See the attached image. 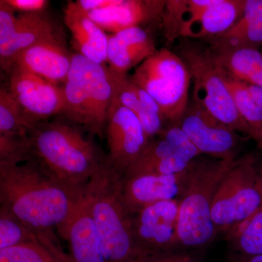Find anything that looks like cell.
I'll list each match as a JSON object with an SVG mask.
<instances>
[{"label":"cell","mask_w":262,"mask_h":262,"mask_svg":"<svg viewBox=\"0 0 262 262\" xmlns=\"http://www.w3.org/2000/svg\"><path fill=\"white\" fill-rule=\"evenodd\" d=\"M225 77L226 84L232 95L237 113L247 124L251 130L252 139H254L262 127V108L253 101L244 82L232 78L226 73L225 71Z\"/></svg>","instance_id":"obj_28"},{"label":"cell","mask_w":262,"mask_h":262,"mask_svg":"<svg viewBox=\"0 0 262 262\" xmlns=\"http://www.w3.org/2000/svg\"><path fill=\"white\" fill-rule=\"evenodd\" d=\"M179 125L202 155L218 160L237 159L242 136L213 120L192 101Z\"/></svg>","instance_id":"obj_13"},{"label":"cell","mask_w":262,"mask_h":262,"mask_svg":"<svg viewBox=\"0 0 262 262\" xmlns=\"http://www.w3.org/2000/svg\"><path fill=\"white\" fill-rule=\"evenodd\" d=\"M8 76V90L32 125L63 115V85L49 82L32 72L13 66Z\"/></svg>","instance_id":"obj_10"},{"label":"cell","mask_w":262,"mask_h":262,"mask_svg":"<svg viewBox=\"0 0 262 262\" xmlns=\"http://www.w3.org/2000/svg\"><path fill=\"white\" fill-rule=\"evenodd\" d=\"M202 155L182 127L169 124L159 135L149 141L142 155L122 177L183 173Z\"/></svg>","instance_id":"obj_9"},{"label":"cell","mask_w":262,"mask_h":262,"mask_svg":"<svg viewBox=\"0 0 262 262\" xmlns=\"http://www.w3.org/2000/svg\"><path fill=\"white\" fill-rule=\"evenodd\" d=\"M61 36L58 27L46 11L20 13L17 15L16 27L10 47L4 56L0 57L2 70L9 75L15 58L22 52L38 43Z\"/></svg>","instance_id":"obj_20"},{"label":"cell","mask_w":262,"mask_h":262,"mask_svg":"<svg viewBox=\"0 0 262 262\" xmlns=\"http://www.w3.org/2000/svg\"><path fill=\"white\" fill-rule=\"evenodd\" d=\"M105 136L107 140V163L122 177L142 155L149 143L137 117L113 98Z\"/></svg>","instance_id":"obj_11"},{"label":"cell","mask_w":262,"mask_h":262,"mask_svg":"<svg viewBox=\"0 0 262 262\" xmlns=\"http://www.w3.org/2000/svg\"><path fill=\"white\" fill-rule=\"evenodd\" d=\"M72 54L62 36L44 41L22 52L13 66L32 72L49 82L63 85L72 64Z\"/></svg>","instance_id":"obj_17"},{"label":"cell","mask_w":262,"mask_h":262,"mask_svg":"<svg viewBox=\"0 0 262 262\" xmlns=\"http://www.w3.org/2000/svg\"><path fill=\"white\" fill-rule=\"evenodd\" d=\"M188 169L172 175L141 174L122 177V200L129 214L135 215L158 202L180 199L187 182Z\"/></svg>","instance_id":"obj_14"},{"label":"cell","mask_w":262,"mask_h":262,"mask_svg":"<svg viewBox=\"0 0 262 262\" xmlns=\"http://www.w3.org/2000/svg\"><path fill=\"white\" fill-rule=\"evenodd\" d=\"M128 78L154 98L167 123L179 125L190 103L192 83L187 66L176 52L158 50Z\"/></svg>","instance_id":"obj_7"},{"label":"cell","mask_w":262,"mask_h":262,"mask_svg":"<svg viewBox=\"0 0 262 262\" xmlns=\"http://www.w3.org/2000/svg\"><path fill=\"white\" fill-rule=\"evenodd\" d=\"M214 0H165L161 26L169 45L178 42L183 33Z\"/></svg>","instance_id":"obj_23"},{"label":"cell","mask_w":262,"mask_h":262,"mask_svg":"<svg viewBox=\"0 0 262 262\" xmlns=\"http://www.w3.org/2000/svg\"><path fill=\"white\" fill-rule=\"evenodd\" d=\"M237 159L201 156L191 164L179 199V251L200 249L218 235L212 220V205L221 182Z\"/></svg>","instance_id":"obj_3"},{"label":"cell","mask_w":262,"mask_h":262,"mask_svg":"<svg viewBox=\"0 0 262 262\" xmlns=\"http://www.w3.org/2000/svg\"><path fill=\"white\" fill-rule=\"evenodd\" d=\"M15 10L20 13H42L49 5L48 0H5Z\"/></svg>","instance_id":"obj_33"},{"label":"cell","mask_w":262,"mask_h":262,"mask_svg":"<svg viewBox=\"0 0 262 262\" xmlns=\"http://www.w3.org/2000/svg\"><path fill=\"white\" fill-rule=\"evenodd\" d=\"M84 196L66 189L35 162L0 163V207L37 232L54 234Z\"/></svg>","instance_id":"obj_2"},{"label":"cell","mask_w":262,"mask_h":262,"mask_svg":"<svg viewBox=\"0 0 262 262\" xmlns=\"http://www.w3.org/2000/svg\"><path fill=\"white\" fill-rule=\"evenodd\" d=\"M211 49L227 75L245 83L262 87V51L259 49Z\"/></svg>","instance_id":"obj_22"},{"label":"cell","mask_w":262,"mask_h":262,"mask_svg":"<svg viewBox=\"0 0 262 262\" xmlns=\"http://www.w3.org/2000/svg\"><path fill=\"white\" fill-rule=\"evenodd\" d=\"M133 262H198L195 256L189 251H168V252H144Z\"/></svg>","instance_id":"obj_32"},{"label":"cell","mask_w":262,"mask_h":262,"mask_svg":"<svg viewBox=\"0 0 262 262\" xmlns=\"http://www.w3.org/2000/svg\"><path fill=\"white\" fill-rule=\"evenodd\" d=\"M63 92L62 116L91 135L102 139L115 92L113 74L107 65L73 53Z\"/></svg>","instance_id":"obj_4"},{"label":"cell","mask_w":262,"mask_h":262,"mask_svg":"<svg viewBox=\"0 0 262 262\" xmlns=\"http://www.w3.org/2000/svg\"><path fill=\"white\" fill-rule=\"evenodd\" d=\"M231 251L245 256L262 254V208L225 234Z\"/></svg>","instance_id":"obj_26"},{"label":"cell","mask_w":262,"mask_h":262,"mask_svg":"<svg viewBox=\"0 0 262 262\" xmlns=\"http://www.w3.org/2000/svg\"><path fill=\"white\" fill-rule=\"evenodd\" d=\"M119 0H77L76 3L87 13L113 6Z\"/></svg>","instance_id":"obj_34"},{"label":"cell","mask_w":262,"mask_h":262,"mask_svg":"<svg viewBox=\"0 0 262 262\" xmlns=\"http://www.w3.org/2000/svg\"><path fill=\"white\" fill-rule=\"evenodd\" d=\"M63 21L71 33L77 53L101 65L107 63L108 36L76 3L70 2L63 10Z\"/></svg>","instance_id":"obj_19"},{"label":"cell","mask_w":262,"mask_h":262,"mask_svg":"<svg viewBox=\"0 0 262 262\" xmlns=\"http://www.w3.org/2000/svg\"><path fill=\"white\" fill-rule=\"evenodd\" d=\"M227 262H262V254L257 256H245L231 251L227 256Z\"/></svg>","instance_id":"obj_35"},{"label":"cell","mask_w":262,"mask_h":262,"mask_svg":"<svg viewBox=\"0 0 262 262\" xmlns=\"http://www.w3.org/2000/svg\"><path fill=\"white\" fill-rule=\"evenodd\" d=\"M34 127L7 86L0 89V135H27Z\"/></svg>","instance_id":"obj_27"},{"label":"cell","mask_w":262,"mask_h":262,"mask_svg":"<svg viewBox=\"0 0 262 262\" xmlns=\"http://www.w3.org/2000/svg\"><path fill=\"white\" fill-rule=\"evenodd\" d=\"M244 84L253 101L262 108V87L255 85V84L245 83V82Z\"/></svg>","instance_id":"obj_36"},{"label":"cell","mask_w":262,"mask_h":262,"mask_svg":"<svg viewBox=\"0 0 262 262\" xmlns=\"http://www.w3.org/2000/svg\"><path fill=\"white\" fill-rule=\"evenodd\" d=\"M179 200L158 202L132 215L136 248L144 252L179 251Z\"/></svg>","instance_id":"obj_12"},{"label":"cell","mask_w":262,"mask_h":262,"mask_svg":"<svg viewBox=\"0 0 262 262\" xmlns=\"http://www.w3.org/2000/svg\"><path fill=\"white\" fill-rule=\"evenodd\" d=\"M174 52L182 58L190 74L192 102L213 120L252 139L251 130L237 113L226 84L225 71L208 45L182 38Z\"/></svg>","instance_id":"obj_5"},{"label":"cell","mask_w":262,"mask_h":262,"mask_svg":"<svg viewBox=\"0 0 262 262\" xmlns=\"http://www.w3.org/2000/svg\"><path fill=\"white\" fill-rule=\"evenodd\" d=\"M15 13L5 0L0 1V57L8 51L14 35L17 24Z\"/></svg>","instance_id":"obj_31"},{"label":"cell","mask_w":262,"mask_h":262,"mask_svg":"<svg viewBox=\"0 0 262 262\" xmlns=\"http://www.w3.org/2000/svg\"><path fill=\"white\" fill-rule=\"evenodd\" d=\"M31 143L27 135H0V163L19 165L32 160Z\"/></svg>","instance_id":"obj_30"},{"label":"cell","mask_w":262,"mask_h":262,"mask_svg":"<svg viewBox=\"0 0 262 262\" xmlns=\"http://www.w3.org/2000/svg\"><path fill=\"white\" fill-rule=\"evenodd\" d=\"M253 140L256 141L258 147L262 149V127L260 129L259 131H258L257 133V134H256V136H255L254 139H253Z\"/></svg>","instance_id":"obj_37"},{"label":"cell","mask_w":262,"mask_h":262,"mask_svg":"<svg viewBox=\"0 0 262 262\" xmlns=\"http://www.w3.org/2000/svg\"><path fill=\"white\" fill-rule=\"evenodd\" d=\"M28 134L31 161L77 195H85L91 183L107 166L106 156L68 120L40 122Z\"/></svg>","instance_id":"obj_1"},{"label":"cell","mask_w":262,"mask_h":262,"mask_svg":"<svg viewBox=\"0 0 262 262\" xmlns=\"http://www.w3.org/2000/svg\"><path fill=\"white\" fill-rule=\"evenodd\" d=\"M0 262H69L42 244L28 243L0 250Z\"/></svg>","instance_id":"obj_29"},{"label":"cell","mask_w":262,"mask_h":262,"mask_svg":"<svg viewBox=\"0 0 262 262\" xmlns=\"http://www.w3.org/2000/svg\"><path fill=\"white\" fill-rule=\"evenodd\" d=\"M245 2L214 0L186 29L182 38L208 42L222 35L232 29L242 16Z\"/></svg>","instance_id":"obj_21"},{"label":"cell","mask_w":262,"mask_h":262,"mask_svg":"<svg viewBox=\"0 0 262 262\" xmlns=\"http://www.w3.org/2000/svg\"><path fill=\"white\" fill-rule=\"evenodd\" d=\"M28 243L42 244L58 256L63 253L54 234L37 232L0 207V250Z\"/></svg>","instance_id":"obj_24"},{"label":"cell","mask_w":262,"mask_h":262,"mask_svg":"<svg viewBox=\"0 0 262 262\" xmlns=\"http://www.w3.org/2000/svg\"><path fill=\"white\" fill-rule=\"evenodd\" d=\"M262 208V162L237 158L215 192L212 220L217 234L228 233Z\"/></svg>","instance_id":"obj_8"},{"label":"cell","mask_w":262,"mask_h":262,"mask_svg":"<svg viewBox=\"0 0 262 262\" xmlns=\"http://www.w3.org/2000/svg\"><path fill=\"white\" fill-rule=\"evenodd\" d=\"M165 0H119L113 6L89 13L90 17L111 34L146 24H161Z\"/></svg>","instance_id":"obj_18"},{"label":"cell","mask_w":262,"mask_h":262,"mask_svg":"<svg viewBox=\"0 0 262 262\" xmlns=\"http://www.w3.org/2000/svg\"><path fill=\"white\" fill-rule=\"evenodd\" d=\"M113 76L115 86L114 98L137 117L149 140L159 135L168 125L164 117L151 111L141 102L128 75L117 76L113 74Z\"/></svg>","instance_id":"obj_25"},{"label":"cell","mask_w":262,"mask_h":262,"mask_svg":"<svg viewBox=\"0 0 262 262\" xmlns=\"http://www.w3.org/2000/svg\"><path fill=\"white\" fill-rule=\"evenodd\" d=\"M57 229L70 246L71 261L106 262L88 192Z\"/></svg>","instance_id":"obj_15"},{"label":"cell","mask_w":262,"mask_h":262,"mask_svg":"<svg viewBox=\"0 0 262 262\" xmlns=\"http://www.w3.org/2000/svg\"><path fill=\"white\" fill-rule=\"evenodd\" d=\"M158 49L147 29L134 27L108 36L107 65L112 73L127 76Z\"/></svg>","instance_id":"obj_16"},{"label":"cell","mask_w":262,"mask_h":262,"mask_svg":"<svg viewBox=\"0 0 262 262\" xmlns=\"http://www.w3.org/2000/svg\"><path fill=\"white\" fill-rule=\"evenodd\" d=\"M121 178L108 164L88 190L106 262H133L142 253L133 237L132 215L122 202Z\"/></svg>","instance_id":"obj_6"}]
</instances>
